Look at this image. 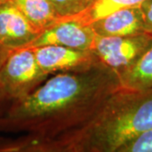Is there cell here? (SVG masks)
<instances>
[{"label":"cell","mask_w":152,"mask_h":152,"mask_svg":"<svg viewBox=\"0 0 152 152\" xmlns=\"http://www.w3.org/2000/svg\"><path fill=\"white\" fill-rule=\"evenodd\" d=\"M121 87L118 75L99 64L85 70L62 72L25 97L13 101L0 116V131H26L20 151L80 126Z\"/></svg>","instance_id":"6da1fadb"},{"label":"cell","mask_w":152,"mask_h":152,"mask_svg":"<svg viewBox=\"0 0 152 152\" xmlns=\"http://www.w3.org/2000/svg\"><path fill=\"white\" fill-rule=\"evenodd\" d=\"M152 129V88H118L80 126L36 145L38 151L119 152Z\"/></svg>","instance_id":"7a4b0ae2"},{"label":"cell","mask_w":152,"mask_h":152,"mask_svg":"<svg viewBox=\"0 0 152 152\" xmlns=\"http://www.w3.org/2000/svg\"><path fill=\"white\" fill-rule=\"evenodd\" d=\"M48 76L38 65L31 48L10 50L0 72L4 91L11 102L32 92Z\"/></svg>","instance_id":"3957f363"},{"label":"cell","mask_w":152,"mask_h":152,"mask_svg":"<svg viewBox=\"0 0 152 152\" xmlns=\"http://www.w3.org/2000/svg\"><path fill=\"white\" fill-rule=\"evenodd\" d=\"M152 45V36L146 33L127 37L96 35L91 52L98 62L118 75L130 68Z\"/></svg>","instance_id":"277c9868"},{"label":"cell","mask_w":152,"mask_h":152,"mask_svg":"<svg viewBox=\"0 0 152 152\" xmlns=\"http://www.w3.org/2000/svg\"><path fill=\"white\" fill-rule=\"evenodd\" d=\"M31 48L34 51L38 65L48 75L62 72L85 70L100 64L91 50L55 45Z\"/></svg>","instance_id":"5b68a950"},{"label":"cell","mask_w":152,"mask_h":152,"mask_svg":"<svg viewBox=\"0 0 152 152\" xmlns=\"http://www.w3.org/2000/svg\"><path fill=\"white\" fill-rule=\"evenodd\" d=\"M96 34L90 26L71 20H61L46 29L27 47L55 45L80 50H91Z\"/></svg>","instance_id":"8992f818"},{"label":"cell","mask_w":152,"mask_h":152,"mask_svg":"<svg viewBox=\"0 0 152 152\" xmlns=\"http://www.w3.org/2000/svg\"><path fill=\"white\" fill-rule=\"evenodd\" d=\"M39 34L13 3L0 4V46L10 50L25 48Z\"/></svg>","instance_id":"52a82bcc"},{"label":"cell","mask_w":152,"mask_h":152,"mask_svg":"<svg viewBox=\"0 0 152 152\" xmlns=\"http://www.w3.org/2000/svg\"><path fill=\"white\" fill-rule=\"evenodd\" d=\"M90 27L100 37H127L145 33L140 6L117 11L93 23Z\"/></svg>","instance_id":"ba28073f"},{"label":"cell","mask_w":152,"mask_h":152,"mask_svg":"<svg viewBox=\"0 0 152 152\" xmlns=\"http://www.w3.org/2000/svg\"><path fill=\"white\" fill-rule=\"evenodd\" d=\"M145 0H92L86 8L75 15L60 18L61 20H71L90 26L93 23L103 19L117 11L139 7Z\"/></svg>","instance_id":"9c48e42d"},{"label":"cell","mask_w":152,"mask_h":152,"mask_svg":"<svg viewBox=\"0 0 152 152\" xmlns=\"http://www.w3.org/2000/svg\"><path fill=\"white\" fill-rule=\"evenodd\" d=\"M13 3L38 32L59 21L60 16L49 0H9Z\"/></svg>","instance_id":"30bf717a"},{"label":"cell","mask_w":152,"mask_h":152,"mask_svg":"<svg viewBox=\"0 0 152 152\" xmlns=\"http://www.w3.org/2000/svg\"><path fill=\"white\" fill-rule=\"evenodd\" d=\"M121 86L131 90L152 88V45L135 63L118 75Z\"/></svg>","instance_id":"8fae6325"},{"label":"cell","mask_w":152,"mask_h":152,"mask_svg":"<svg viewBox=\"0 0 152 152\" xmlns=\"http://www.w3.org/2000/svg\"><path fill=\"white\" fill-rule=\"evenodd\" d=\"M60 18L75 15L83 11L92 0H49Z\"/></svg>","instance_id":"7c38bea8"},{"label":"cell","mask_w":152,"mask_h":152,"mask_svg":"<svg viewBox=\"0 0 152 152\" xmlns=\"http://www.w3.org/2000/svg\"><path fill=\"white\" fill-rule=\"evenodd\" d=\"M119 152H152V129L126 144Z\"/></svg>","instance_id":"4fadbf2b"},{"label":"cell","mask_w":152,"mask_h":152,"mask_svg":"<svg viewBox=\"0 0 152 152\" xmlns=\"http://www.w3.org/2000/svg\"><path fill=\"white\" fill-rule=\"evenodd\" d=\"M145 33L152 36V0H145L140 5Z\"/></svg>","instance_id":"5bb4252c"},{"label":"cell","mask_w":152,"mask_h":152,"mask_svg":"<svg viewBox=\"0 0 152 152\" xmlns=\"http://www.w3.org/2000/svg\"><path fill=\"white\" fill-rule=\"evenodd\" d=\"M10 51V49H8L4 47L0 46V72H1L2 66L4 64ZM10 103L11 102L8 99L5 92L4 91V88H3L2 83H1V79H0V116L5 112V110L8 108V107L10 106Z\"/></svg>","instance_id":"9a60e30c"},{"label":"cell","mask_w":152,"mask_h":152,"mask_svg":"<svg viewBox=\"0 0 152 152\" xmlns=\"http://www.w3.org/2000/svg\"><path fill=\"white\" fill-rule=\"evenodd\" d=\"M7 1H9V0H0V4L4 3V2H7Z\"/></svg>","instance_id":"2e32d148"}]
</instances>
